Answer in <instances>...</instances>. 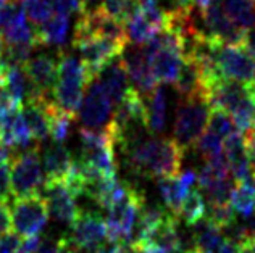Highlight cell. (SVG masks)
<instances>
[{"mask_svg": "<svg viewBox=\"0 0 255 253\" xmlns=\"http://www.w3.org/2000/svg\"><path fill=\"white\" fill-rule=\"evenodd\" d=\"M158 31L160 29L140 11V8H137L136 13L129 18V21L126 23L128 39H129V42L136 45H144L149 39L155 36Z\"/></svg>", "mask_w": 255, "mask_h": 253, "instance_id": "24", "label": "cell"}, {"mask_svg": "<svg viewBox=\"0 0 255 253\" xmlns=\"http://www.w3.org/2000/svg\"><path fill=\"white\" fill-rule=\"evenodd\" d=\"M207 215V200L200 189H191L189 194L186 195L184 202L181 203V208L178 211V218L183 219L184 224L194 228L197 223H200Z\"/></svg>", "mask_w": 255, "mask_h": 253, "instance_id": "23", "label": "cell"}, {"mask_svg": "<svg viewBox=\"0 0 255 253\" xmlns=\"http://www.w3.org/2000/svg\"><path fill=\"white\" fill-rule=\"evenodd\" d=\"M145 205V197L136 187H129L128 194L118 202L107 208V231H109V242L125 245L131 244L134 239L140 210Z\"/></svg>", "mask_w": 255, "mask_h": 253, "instance_id": "3", "label": "cell"}, {"mask_svg": "<svg viewBox=\"0 0 255 253\" xmlns=\"http://www.w3.org/2000/svg\"><path fill=\"white\" fill-rule=\"evenodd\" d=\"M11 162H0V202L11 198Z\"/></svg>", "mask_w": 255, "mask_h": 253, "instance_id": "31", "label": "cell"}, {"mask_svg": "<svg viewBox=\"0 0 255 253\" xmlns=\"http://www.w3.org/2000/svg\"><path fill=\"white\" fill-rule=\"evenodd\" d=\"M137 3H144V2H149V0H136Z\"/></svg>", "mask_w": 255, "mask_h": 253, "instance_id": "45", "label": "cell"}, {"mask_svg": "<svg viewBox=\"0 0 255 253\" xmlns=\"http://www.w3.org/2000/svg\"><path fill=\"white\" fill-rule=\"evenodd\" d=\"M89 2H94V0H83V3H89Z\"/></svg>", "mask_w": 255, "mask_h": 253, "instance_id": "46", "label": "cell"}, {"mask_svg": "<svg viewBox=\"0 0 255 253\" xmlns=\"http://www.w3.org/2000/svg\"><path fill=\"white\" fill-rule=\"evenodd\" d=\"M63 237H47L41 239V244L34 253H62Z\"/></svg>", "mask_w": 255, "mask_h": 253, "instance_id": "35", "label": "cell"}, {"mask_svg": "<svg viewBox=\"0 0 255 253\" xmlns=\"http://www.w3.org/2000/svg\"><path fill=\"white\" fill-rule=\"evenodd\" d=\"M183 253H212V252H207V250H202V249H199V247H189V249H186Z\"/></svg>", "mask_w": 255, "mask_h": 253, "instance_id": "41", "label": "cell"}, {"mask_svg": "<svg viewBox=\"0 0 255 253\" xmlns=\"http://www.w3.org/2000/svg\"><path fill=\"white\" fill-rule=\"evenodd\" d=\"M16 108H21L15 97L11 95V92L8 90L5 84V79L0 78V118H3L5 115H8L10 111L16 110Z\"/></svg>", "mask_w": 255, "mask_h": 253, "instance_id": "32", "label": "cell"}, {"mask_svg": "<svg viewBox=\"0 0 255 253\" xmlns=\"http://www.w3.org/2000/svg\"><path fill=\"white\" fill-rule=\"evenodd\" d=\"M11 229V210L6 202H0V236Z\"/></svg>", "mask_w": 255, "mask_h": 253, "instance_id": "37", "label": "cell"}, {"mask_svg": "<svg viewBox=\"0 0 255 253\" xmlns=\"http://www.w3.org/2000/svg\"><path fill=\"white\" fill-rule=\"evenodd\" d=\"M21 110L34 141H45L50 136V119L44 106L39 102H28Z\"/></svg>", "mask_w": 255, "mask_h": 253, "instance_id": "21", "label": "cell"}, {"mask_svg": "<svg viewBox=\"0 0 255 253\" xmlns=\"http://www.w3.org/2000/svg\"><path fill=\"white\" fill-rule=\"evenodd\" d=\"M194 147L202 153V155L205 157V160H213V158H218L221 155H225L221 137L218 134H215V132H212L210 129H207L204 134L197 139V142Z\"/></svg>", "mask_w": 255, "mask_h": 253, "instance_id": "29", "label": "cell"}, {"mask_svg": "<svg viewBox=\"0 0 255 253\" xmlns=\"http://www.w3.org/2000/svg\"><path fill=\"white\" fill-rule=\"evenodd\" d=\"M223 229L212 223L210 219L204 218L202 221L194 226L192 232V245L207 252H218L223 245Z\"/></svg>", "mask_w": 255, "mask_h": 253, "instance_id": "20", "label": "cell"}, {"mask_svg": "<svg viewBox=\"0 0 255 253\" xmlns=\"http://www.w3.org/2000/svg\"><path fill=\"white\" fill-rule=\"evenodd\" d=\"M97 78L109 92L113 103H120L125 98V95L129 92V76H128L126 66L123 63V58L118 57L112 60L110 63H107L102 71L99 73Z\"/></svg>", "mask_w": 255, "mask_h": 253, "instance_id": "18", "label": "cell"}, {"mask_svg": "<svg viewBox=\"0 0 255 253\" xmlns=\"http://www.w3.org/2000/svg\"><path fill=\"white\" fill-rule=\"evenodd\" d=\"M19 3L23 5L26 15L36 26L42 24L53 13L49 0H19Z\"/></svg>", "mask_w": 255, "mask_h": 253, "instance_id": "30", "label": "cell"}, {"mask_svg": "<svg viewBox=\"0 0 255 253\" xmlns=\"http://www.w3.org/2000/svg\"><path fill=\"white\" fill-rule=\"evenodd\" d=\"M122 58L126 66L128 76H129V81L136 85V90L140 95L149 97L153 89L157 87V79L152 73L149 57L145 55L142 45L126 47Z\"/></svg>", "mask_w": 255, "mask_h": 253, "instance_id": "13", "label": "cell"}, {"mask_svg": "<svg viewBox=\"0 0 255 253\" xmlns=\"http://www.w3.org/2000/svg\"><path fill=\"white\" fill-rule=\"evenodd\" d=\"M247 132H249V134H252V136H255V124H254L252 128H251L249 131H247Z\"/></svg>", "mask_w": 255, "mask_h": 253, "instance_id": "43", "label": "cell"}, {"mask_svg": "<svg viewBox=\"0 0 255 253\" xmlns=\"http://www.w3.org/2000/svg\"><path fill=\"white\" fill-rule=\"evenodd\" d=\"M209 129L215 132V134H218L221 139H226L228 136H231L233 132L238 131L233 116L223 110H210Z\"/></svg>", "mask_w": 255, "mask_h": 253, "instance_id": "28", "label": "cell"}, {"mask_svg": "<svg viewBox=\"0 0 255 253\" xmlns=\"http://www.w3.org/2000/svg\"><path fill=\"white\" fill-rule=\"evenodd\" d=\"M218 253H252V244L234 242L231 239H226L220 247Z\"/></svg>", "mask_w": 255, "mask_h": 253, "instance_id": "36", "label": "cell"}, {"mask_svg": "<svg viewBox=\"0 0 255 253\" xmlns=\"http://www.w3.org/2000/svg\"><path fill=\"white\" fill-rule=\"evenodd\" d=\"M70 239L79 247H84L91 252L97 250L109 242L105 219L96 213H79L76 221L71 224Z\"/></svg>", "mask_w": 255, "mask_h": 253, "instance_id": "12", "label": "cell"}, {"mask_svg": "<svg viewBox=\"0 0 255 253\" xmlns=\"http://www.w3.org/2000/svg\"><path fill=\"white\" fill-rule=\"evenodd\" d=\"M223 6L228 16L238 28L247 31L255 26L254 0H223Z\"/></svg>", "mask_w": 255, "mask_h": 253, "instance_id": "25", "label": "cell"}, {"mask_svg": "<svg viewBox=\"0 0 255 253\" xmlns=\"http://www.w3.org/2000/svg\"><path fill=\"white\" fill-rule=\"evenodd\" d=\"M21 244V236H18L16 232H6L0 236V253H16Z\"/></svg>", "mask_w": 255, "mask_h": 253, "instance_id": "34", "label": "cell"}, {"mask_svg": "<svg viewBox=\"0 0 255 253\" xmlns=\"http://www.w3.org/2000/svg\"><path fill=\"white\" fill-rule=\"evenodd\" d=\"M129 166L142 176L168 177L181 172L184 149L168 137L137 139L123 149Z\"/></svg>", "mask_w": 255, "mask_h": 253, "instance_id": "1", "label": "cell"}, {"mask_svg": "<svg viewBox=\"0 0 255 253\" xmlns=\"http://www.w3.org/2000/svg\"><path fill=\"white\" fill-rule=\"evenodd\" d=\"M149 62L157 83L174 84L184 63V50L178 47H162L150 53Z\"/></svg>", "mask_w": 255, "mask_h": 253, "instance_id": "15", "label": "cell"}, {"mask_svg": "<svg viewBox=\"0 0 255 253\" xmlns=\"http://www.w3.org/2000/svg\"><path fill=\"white\" fill-rule=\"evenodd\" d=\"M70 19L68 15L63 13H52L49 19H45L42 24L36 26L37 42L39 45H55L62 47L68 37Z\"/></svg>", "mask_w": 255, "mask_h": 253, "instance_id": "19", "label": "cell"}, {"mask_svg": "<svg viewBox=\"0 0 255 253\" xmlns=\"http://www.w3.org/2000/svg\"><path fill=\"white\" fill-rule=\"evenodd\" d=\"M49 2L53 13H63V15H71L84 8L83 0H49Z\"/></svg>", "mask_w": 255, "mask_h": 253, "instance_id": "33", "label": "cell"}, {"mask_svg": "<svg viewBox=\"0 0 255 253\" xmlns=\"http://www.w3.org/2000/svg\"><path fill=\"white\" fill-rule=\"evenodd\" d=\"M218 70L225 79H231L255 89V58L239 45L221 44L215 53Z\"/></svg>", "mask_w": 255, "mask_h": 253, "instance_id": "8", "label": "cell"}, {"mask_svg": "<svg viewBox=\"0 0 255 253\" xmlns=\"http://www.w3.org/2000/svg\"><path fill=\"white\" fill-rule=\"evenodd\" d=\"M112 98L109 92L96 76L86 87V94L81 103V121L86 129H105L110 123L112 115Z\"/></svg>", "mask_w": 255, "mask_h": 253, "instance_id": "9", "label": "cell"}, {"mask_svg": "<svg viewBox=\"0 0 255 253\" xmlns=\"http://www.w3.org/2000/svg\"><path fill=\"white\" fill-rule=\"evenodd\" d=\"M147 126L153 134H160L166 126V92L163 87H155L147 97Z\"/></svg>", "mask_w": 255, "mask_h": 253, "instance_id": "22", "label": "cell"}, {"mask_svg": "<svg viewBox=\"0 0 255 253\" xmlns=\"http://www.w3.org/2000/svg\"><path fill=\"white\" fill-rule=\"evenodd\" d=\"M92 79L81 60L62 52L58 55V75L52 89V100L60 110L75 118Z\"/></svg>", "mask_w": 255, "mask_h": 253, "instance_id": "2", "label": "cell"}, {"mask_svg": "<svg viewBox=\"0 0 255 253\" xmlns=\"http://www.w3.org/2000/svg\"><path fill=\"white\" fill-rule=\"evenodd\" d=\"M45 185L37 147L26 149L11 160V195L21 198L41 194Z\"/></svg>", "mask_w": 255, "mask_h": 253, "instance_id": "5", "label": "cell"}, {"mask_svg": "<svg viewBox=\"0 0 255 253\" xmlns=\"http://www.w3.org/2000/svg\"><path fill=\"white\" fill-rule=\"evenodd\" d=\"M75 160L66 147L60 142H50L42 153V168L45 181H63L71 172Z\"/></svg>", "mask_w": 255, "mask_h": 253, "instance_id": "17", "label": "cell"}, {"mask_svg": "<svg viewBox=\"0 0 255 253\" xmlns=\"http://www.w3.org/2000/svg\"><path fill=\"white\" fill-rule=\"evenodd\" d=\"M252 58H255V26L251 29L246 31L244 34V41H243V45H241Z\"/></svg>", "mask_w": 255, "mask_h": 253, "instance_id": "38", "label": "cell"}, {"mask_svg": "<svg viewBox=\"0 0 255 253\" xmlns=\"http://www.w3.org/2000/svg\"><path fill=\"white\" fill-rule=\"evenodd\" d=\"M200 15L204 19L207 34H210L221 44L239 45V47L243 45L246 31L231 21V18L225 11L223 0H213L205 10L200 11Z\"/></svg>", "mask_w": 255, "mask_h": 253, "instance_id": "11", "label": "cell"}, {"mask_svg": "<svg viewBox=\"0 0 255 253\" xmlns=\"http://www.w3.org/2000/svg\"><path fill=\"white\" fill-rule=\"evenodd\" d=\"M210 106L204 97L187 98L176 111L174 118V141H176L184 150L196 145L197 139L205 132L209 126Z\"/></svg>", "mask_w": 255, "mask_h": 253, "instance_id": "4", "label": "cell"}, {"mask_svg": "<svg viewBox=\"0 0 255 253\" xmlns=\"http://www.w3.org/2000/svg\"><path fill=\"white\" fill-rule=\"evenodd\" d=\"M49 208L41 194L13 198L11 228L21 237L39 236L49 223Z\"/></svg>", "mask_w": 255, "mask_h": 253, "instance_id": "7", "label": "cell"}, {"mask_svg": "<svg viewBox=\"0 0 255 253\" xmlns=\"http://www.w3.org/2000/svg\"><path fill=\"white\" fill-rule=\"evenodd\" d=\"M26 73L41 95H52L58 75V60L50 55H37L24 65Z\"/></svg>", "mask_w": 255, "mask_h": 253, "instance_id": "16", "label": "cell"}, {"mask_svg": "<svg viewBox=\"0 0 255 253\" xmlns=\"http://www.w3.org/2000/svg\"><path fill=\"white\" fill-rule=\"evenodd\" d=\"M97 8L105 13L107 16L118 19V21L126 24L139 8V3L136 0H102V3Z\"/></svg>", "mask_w": 255, "mask_h": 253, "instance_id": "27", "label": "cell"}, {"mask_svg": "<svg viewBox=\"0 0 255 253\" xmlns=\"http://www.w3.org/2000/svg\"><path fill=\"white\" fill-rule=\"evenodd\" d=\"M231 205L241 218L251 219L255 213V189L249 182H236L231 194Z\"/></svg>", "mask_w": 255, "mask_h": 253, "instance_id": "26", "label": "cell"}, {"mask_svg": "<svg viewBox=\"0 0 255 253\" xmlns=\"http://www.w3.org/2000/svg\"><path fill=\"white\" fill-rule=\"evenodd\" d=\"M16 253H32L28 247H24V245L21 244V247H19V250L16 252Z\"/></svg>", "mask_w": 255, "mask_h": 253, "instance_id": "42", "label": "cell"}, {"mask_svg": "<svg viewBox=\"0 0 255 253\" xmlns=\"http://www.w3.org/2000/svg\"><path fill=\"white\" fill-rule=\"evenodd\" d=\"M73 45H75L79 57H81V62L92 78H96L107 63L122 57L125 49L128 47V45L120 44L113 39L96 34H75Z\"/></svg>", "mask_w": 255, "mask_h": 253, "instance_id": "6", "label": "cell"}, {"mask_svg": "<svg viewBox=\"0 0 255 253\" xmlns=\"http://www.w3.org/2000/svg\"><path fill=\"white\" fill-rule=\"evenodd\" d=\"M252 253H255V237H254V241H252Z\"/></svg>", "mask_w": 255, "mask_h": 253, "instance_id": "44", "label": "cell"}, {"mask_svg": "<svg viewBox=\"0 0 255 253\" xmlns=\"http://www.w3.org/2000/svg\"><path fill=\"white\" fill-rule=\"evenodd\" d=\"M192 2H194V5H196L200 11H202V10H205L207 6H209L213 2V0H192Z\"/></svg>", "mask_w": 255, "mask_h": 253, "instance_id": "40", "label": "cell"}, {"mask_svg": "<svg viewBox=\"0 0 255 253\" xmlns=\"http://www.w3.org/2000/svg\"><path fill=\"white\" fill-rule=\"evenodd\" d=\"M41 195L49 208V215L58 223L71 226L81 213L78 208L75 192L63 181H45Z\"/></svg>", "mask_w": 255, "mask_h": 253, "instance_id": "10", "label": "cell"}, {"mask_svg": "<svg viewBox=\"0 0 255 253\" xmlns=\"http://www.w3.org/2000/svg\"><path fill=\"white\" fill-rule=\"evenodd\" d=\"M62 253H94L91 250H87L84 247H79L78 244H75L70 239V236H63V249Z\"/></svg>", "mask_w": 255, "mask_h": 253, "instance_id": "39", "label": "cell"}, {"mask_svg": "<svg viewBox=\"0 0 255 253\" xmlns=\"http://www.w3.org/2000/svg\"><path fill=\"white\" fill-rule=\"evenodd\" d=\"M196 182H197V174L191 169L179 172L176 176L158 177L157 185L166 210H170L173 215L178 216L181 203L184 202L186 195L189 194V190Z\"/></svg>", "mask_w": 255, "mask_h": 253, "instance_id": "14", "label": "cell"}]
</instances>
